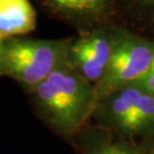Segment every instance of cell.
Returning a JSON list of instances; mask_svg holds the SVG:
<instances>
[{"mask_svg":"<svg viewBox=\"0 0 154 154\" xmlns=\"http://www.w3.org/2000/svg\"><path fill=\"white\" fill-rule=\"evenodd\" d=\"M151 132H154V95L140 89L131 116L128 136L149 135Z\"/></svg>","mask_w":154,"mask_h":154,"instance_id":"8","label":"cell"},{"mask_svg":"<svg viewBox=\"0 0 154 154\" xmlns=\"http://www.w3.org/2000/svg\"><path fill=\"white\" fill-rule=\"evenodd\" d=\"M138 2L143 4V5H149V6H154V0H136Z\"/></svg>","mask_w":154,"mask_h":154,"instance_id":"11","label":"cell"},{"mask_svg":"<svg viewBox=\"0 0 154 154\" xmlns=\"http://www.w3.org/2000/svg\"><path fill=\"white\" fill-rule=\"evenodd\" d=\"M6 39H4L0 35V55H1V51H2V47H4V42H5Z\"/></svg>","mask_w":154,"mask_h":154,"instance_id":"12","label":"cell"},{"mask_svg":"<svg viewBox=\"0 0 154 154\" xmlns=\"http://www.w3.org/2000/svg\"><path fill=\"white\" fill-rule=\"evenodd\" d=\"M111 37L110 61L103 78L95 85L97 102L112 91L137 81L154 58V42L125 31H116Z\"/></svg>","mask_w":154,"mask_h":154,"instance_id":"3","label":"cell"},{"mask_svg":"<svg viewBox=\"0 0 154 154\" xmlns=\"http://www.w3.org/2000/svg\"><path fill=\"white\" fill-rule=\"evenodd\" d=\"M30 94L44 121L66 137L74 135L85 125L97 104L95 86L83 79L69 61Z\"/></svg>","mask_w":154,"mask_h":154,"instance_id":"1","label":"cell"},{"mask_svg":"<svg viewBox=\"0 0 154 154\" xmlns=\"http://www.w3.org/2000/svg\"><path fill=\"white\" fill-rule=\"evenodd\" d=\"M86 154H146L143 149L127 142L99 140L91 145Z\"/></svg>","mask_w":154,"mask_h":154,"instance_id":"9","label":"cell"},{"mask_svg":"<svg viewBox=\"0 0 154 154\" xmlns=\"http://www.w3.org/2000/svg\"><path fill=\"white\" fill-rule=\"evenodd\" d=\"M111 50V33L99 29L78 39H71L67 61L83 79L95 86L106 71Z\"/></svg>","mask_w":154,"mask_h":154,"instance_id":"4","label":"cell"},{"mask_svg":"<svg viewBox=\"0 0 154 154\" xmlns=\"http://www.w3.org/2000/svg\"><path fill=\"white\" fill-rule=\"evenodd\" d=\"M71 39H6L0 55V77H8L26 91L67 62Z\"/></svg>","mask_w":154,"mask_h":154,"instance_id":"2","label":"cell"},{"mask_svg":"<svg viewBox=\"0 0 154 154\" xmlns=\"http://www.w3.org/2000/svg\"><path fill=\"white\" fill-rule=\"evenodd\" d=\"M131 86H136L144 91L151 94V95H154V58L153 61L151 62L146 72L138 79L137 81L132 83Z\"/></svg>","mask_w":154,"mask_h":154,"instance_id":"10","label":"cell"},{"mask_svg":"<svg viewBox=\"0 0 154 154\" xmlns=\"http://www.w3.org/2000/svg\"><path fill=\"white\" fill-rule=\"evenodd\" d=\"M56 16L73 23H91L111 13L110 0H40Z\"/></svg>","mask_w":154,"mask_h":154,"instance_id":"7","label":"cell"},{"mask_svg":"<svg viewBox=\"0 0 154 154\" xmlns=\"http://www.w3.org/2000/svg\"><path fill=\"white\" fill-rule=\"evenodd\" d=\"M140 89L136 86H126L106 95L97 102L99 116L109 127L128 136V130L134 114Z\"/></svg>","mask_w":154,"mask_h":154,"instance_id":"5","label":"cell"},{"mask_svg":"<svg viewBox=\"0 0 154 154\" xmlns=\"http://www.w3.org/2000/svg\"><path fill=\"white\" fill-rule=\"evenodd\" d=\"M37 28V13L30 0H0V35L20 38Z\"/></svg>","mask_w":154,"mask_h":154,"instance_id":"6","label":"cell"},{"mask_svg":"<svg viewBox=\"0 0 154 154\" xmlns=\"http://www.w3.org/2000/svg\"><path fill=\"white\" fill-rule=\"evenodd\" d=\"M153 154H154V152H153Z\"/></svg>","mask_w":154,"mask_h":154,"instance_id":"13","label":"cell"}]
</instances>
